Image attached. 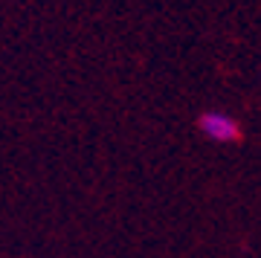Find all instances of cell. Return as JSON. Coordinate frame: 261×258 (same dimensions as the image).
I'll use <instances>...</instances> for the list:
<instances>
[{
    "mask_svg": "<svg viewBox=\"0 0 261 258\" xmlns=\"http://www.w3.org/2000/svg\"><path fill=\"white\" fill-rule=\"evenodd\" d=\"M200 128H203V134H209L212 139H221V142L238 139V125L229 116H224V113H203L200 116Z\"/></svg>",
    "mask_w": 261,
    "mask_h": 258,
    "instance_id": "obj_1",
    "label": "cell"
}]
</instances>
